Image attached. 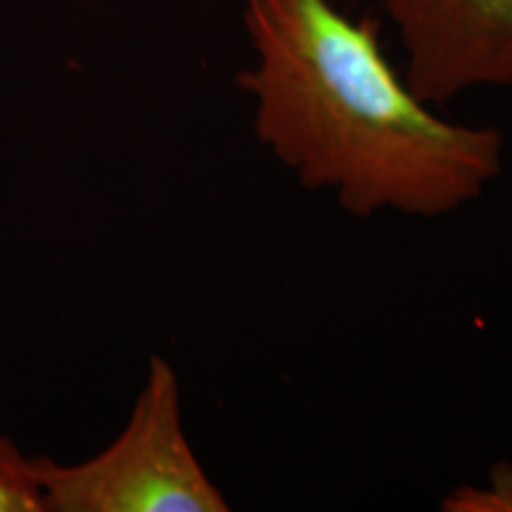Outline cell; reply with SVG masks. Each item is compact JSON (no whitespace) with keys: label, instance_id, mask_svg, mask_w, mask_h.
<instances>
[{"label":"cell","instance_id":"3957f363","mask_svg":"<svg viewBox=\"0 0 512 512\" xmlns=\"http://www.w3.org/2000/svg\"><path fill=\"white\" fill-rule=\"evenodd\" d=\"M413 93L444 105L479 86L512 88V0H382Z\"/></svg>","mask_w":512,"mask_h":512},{"label":"cell","instance_id":"7a4b0ae2","mask_svg":"<svg viewBox=\"0 0 512 512\" xmlns=\"http://www.w3.org/2000/svg\"><path fill=\"white\" fill-rule=\"evenodd\" d=\"M46 512H226L183 427L174 366L150 356L131 418L98 456L62 465L31 458Z\"/></svg>","mask_w":512,"mask_h":512},{"label":"cell","instance_id":"6da1fadb","mask_svg":"<svg viewBox=\"0 0 512 512\" xmlns=\"http://www.w3.org/2000/svg\"><path fill=\"white\" fill-rule=\"evenodd\" d=\"M254 136L309 190L356 219H439L503 169V133L456 124L413 93L384 55L380 24L332 0H245Z\"/></svg>","mask_w":512,"mask_h":512},{"label":"cell","instance_id":"5b68a950","mask_svg":"<svg viewBox=\"0 0 512 512\" xmlns=\"http://www.w3.org/2000/svg\"><path fill=\"white\" fill-rule=\"evenodd\" d=\"M446 512H512V465L496 463L484 486L460 484L444 496Z\"/></svg>","mask_w":512,"mask_h":512},{"label":"cell","instance_id":"277c9868","mask_svg":"<svg viewBox=\"0 0 512 512\" xmlns=\"http://www.w3.org/2000/svg\"><path fill=\"white\" fill-rule=\"evenodd\" d=\"M0 512H46L31 458L0 434Z\"/></svg>","mask_w":512,"mask_h":512}]
</instances>
